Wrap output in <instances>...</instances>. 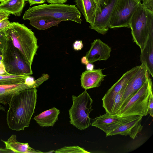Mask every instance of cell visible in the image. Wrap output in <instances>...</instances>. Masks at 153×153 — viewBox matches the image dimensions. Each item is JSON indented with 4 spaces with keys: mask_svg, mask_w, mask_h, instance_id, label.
<instances>
[{
    "mask_svg": "<svg viewBox=\"0 0 153 153\" xmlns=\"http://www.w3.org/2000/svg\"><path fill=\"white\" fill-rule=\"evenodd\" d=\"M37 91L36 88L24 90L12 97L8 103L9 108L6 115L9 128L19 131L29 127L35 112Z\"/></svg>",
    "mask_w": 153,
    "mask_h": 153,
    "instance_id": "6da1fadb",
    "label": "cell"
},
{
    "mask_svg": "<svg viewBox=\"0 0 153 153\" xmlns=\"http://www.w3.org/2000/svg\"><path fill=\"white\" fill-rule=\"evenodd\" d=\"M4 31L7 39L11 41L25 62L31 66L39 48L34 32L24 24L15 22H11L10 26Z\"/></svg>",
    "mask_w": 153,
    "mask_h": 153,
    "instance_id": "7a4b0ae2",
    "label": "cell"
},
{
    "mask_svg": "<svg viewBox=\"0 0 153 153\" xmlns=\"http://www.w3.org/2000/svg\"><path fill=\"white\" fill-rule=\"evenodd\" d=\"M80 12L75 5L50 4L34 6L26 10L24 20L40 18H52L62 21H71L81 24Z\"/></svg>",
    "mask_w": 153,
    "mask_h": 153,
    "instance_id": "3957f363",
    "label": "cell"
},
{
    "mask_svg": "<svg viewBox=\"0 0 153 153\" xmlns=\"http://www.w3.org/2000/svg\"><path fill=\"white\" fill-rule=\"evenodd\" d=\"M133 41L143 50L151 33L153 32V10L141 3L130 22Z\"/></svg>",
    "mask_w": 153,
    "mask_h": 153,
    "instance_id": "277c9868",
    "label": "cell"
},
{
    "mask_svg": "<svg viewBox=\"0 0 153 153\" xmlns=\"http://www.w3.org/2000/svg\"><path fill=\"white\" fill-rule=\"evenodd\" d=\"M152 83L150 76L140 89L123 105L114 116L118 117L132 115L146 116Z\"/></svg>",
    "mask_w": 153,
    "mask_h": 153,
    "instance_id": "5b68a950",
    "label": "cell"
},
{
    "mask_svg": "<svg viewBox=\"0 0 153 153\" xmlns=\"http://www.w3.org/2000/svg\"><path fill=\"white\" fill-rule=\"evenodd\" d=\"M73 104L69 110L70 123L81 130L91 125L89 117L92 109L93 100L86 90L78 96H72Z\"/></svg>",
    "mask_w": 153,
    "mask_h": 153,
    "instance_id": "8992f818",
    "label": "cell"
},
{
    "mask_svg": "<svg viewBox=\"0 0 153 153\" xmlns=\"http://www.w3.org/2000/svg\"><path fill=\"white\" fill-rule=\"evenodd\" d=\"M1 53L2 61L9 74L30 76L33 74L31 66L25 62L19 51L10 40L7 39Z\"/></svg>",
    "mask_w": 153,
    "mask_h": 153,
    "instance_id": "52a82bcc",
    "label": "cell"
},
{
    "mask_svg": "<svg viewBox=\"0 0 153 153\" xmlns=\"http://www.w3.org/2000/svg\"><path fill=\"white\" fill-rule=\"evenodd\" d=\"M141 3L140 0H118L112 14L109 28H130L131 18Z\"/></svg>",
    "mask_w": 153,
    "mask_h": 153,
    "instance_id": "ba28073f",
    "label": "cell"
},
{
    "mask_svg": "<svg viewBox=\"0 0 153 153\" xmlns=\"http://www.w3.org/2000/svg\"><path fill=\"white\" fill-rule=\"evenodd\" d=\"M118 0H101L100 11H96L94 21L89 28L102 35L107 33L109 29L111 17Z\"/></svg>",
    "mask_w": 153,
    "mask_h": 153,
    "instance_id": "9c48e42d",
    "label": "cell"
},
{
    "mask_svg": "<svg viewBox=\"0 0 153 153\" xmlns=\"http://www.w3.org/2000/svg\"><path fill=\"white\" fill-rule=\"evenodd\" d=\"M140 65L136 66L124 74L118 80L109 88L102 99V107L106 113L111 115L115 96L126 86L138 70Z\"/></svg>",
    "mask_w": 153,
    "mask_h": 153,
    "instance_id": "30bf717a",
    "label": "cell"
},
{
    "mask_svg": "<svg viewBox=\"0 0 153 153\" xmlns=\"http://www.w3.org/2000/svg\"><path fill=\"white\" fill-rule=\"evenodd\" d=\"M149 75L146 67L141 64L126 85L118 111L140 89Z\"/></svg>",
    "mask_w": 153,
    "mask_h": 153,
    "instance_id": "8fae6325",
    "label": "cell"
},
{
    "mask_svg": "<svg viewBox=\"0 0 153 153\" xmlns=\"http://www.w3.org/2000/svg\"><path fill=\"white\" fill-rule=\"evenodd\" d=\"M137 116L118 117L106 113L97 117L94 119L91 125L99 128L106 134L124 123L135 118Z\"/></svg>",
    "mask_w": 153,
    "mask_h": 153,
    "instance_id": "7c38bea8",
    "label": "cell"
},
{
    "mask_svg": "<svg viewBox=\"0 0 153 153\" xmlns=\"http://www.w3.org/2000/svg\"><path fill=\"white\" fill-rule=\"evenodd\" d=\"M111 51V47L97 39L91 43V48L85 56L90 63L98 61H105L110 57Z\"/></svg>",
    "mask_w": 153,
    "mask_h": 153,
    "instance_id": "4fadbf2b",
    "label": "cell"
},
{
    "mask_svg": "<svg viewBox=\"0 0 153 153\" xmlns=\"http://www.w3.org/2000/svg\"><path fill=\"white\" fill-rule=\"evenodd\" d=\"M142 117L138 115L135 118L120 126L112 131L106 134V137L119 134L129 135L133 139L142 131L143 126L141 124Z\"/></svg>",
    "mask_w": 153,
    "mask_h": 153,
    "instance_id": "5bb4252c",
    "label": "cell"
},
{
    "mask_svg": "<svg viewBox=\"0 0 153 153\" xmlns=\"http://www.w3.org/2000/svg\"><path fill=\"white\" fill-rule=\"evenodd\" d=\"M34 88H36L35 86L26 79L25 81L19 83L0 85V103L6 105L16 94L23 90Z\"/></svg>",
    "mask_w": 153,
    "mask_h": 153,
    "instance_id": "9a60e30c",
    "label": "cell"
},
{
    "mask_svg": "<svg viewBox=\"0 0 153 153\" xmlns=\"http://www.w3.org/2000/svg\"><path fill=\"white\" fill-rule=\"evenodd\" d=\"M107 75L103 74L100 69L85 71L81 76V86L85 90L98 87Z\"/></svg>",
    "mask_w": 153,
    "mask_h": 153,
    "instance_id": "2e32d148",
    "label": "cell"
},
{
    "mask_svg": "<svg viewBox=\"0 0 153 153\" xmlns=\"http://www.w3.org/2000/svg\"><path fill=\"white\" fill-rule=\"evenodd\" d=\"M142 64L153 77V32L150 34L146 45L140 56Z\"/></svg>",
    "mask_w": 153,
    "mask_h": 153,
    "instance_id": "e0dca14e",
    "label": "cell"
},
{
    "mask_svg": "<svg viewBox=\"0 0 153 153\" xmlns=\"http://www.w3.org/2000/svg\"><path fill=\"white\" fill-rule=\"evenodd\" d=\"M77 7L84 16L86 21L90 25L94 23L96 4L94 0H75Z\"/></svg>",
    "mask_w": 153,
    "mask_h": 153,
    "instance_id": "ac0fdd59",
    "label": "cell"
},
{
    "mask_svg": "<svg viewBox=\"0 0 153 153\" xmlns=\"http://www.w3.org/2000/svg\"><path fill=\"white\" fill-rule=\"evenodd\" d=\"M59 113V110L53 107L35 116L33 119L40 126L53 127L58 120Z\"/></svg>",
    "mask_w": 153,
    "mask_h": 153,
    "instance_id": "d6986e66",
    "label": "cell"
},
{
    "mask_svg": "<svg viewBox=\"0 0 153 153\" xmlns=\"http://www.w3.org/2000/svg\"><path fill=\"white\" fill-rule=\"evenodd\" d=\"M1 140L4 143L6 148L13 151L14 153H43L30 147L28 143H24L18 142L16 140V136L15 134L11 135L7 141Z\"/></svg>",
    "mask_w": 153,
    "mask_h": 153,
    "instance_id": "ffe728a7",
    "label": "cell"
},
{
    "mask_svg": "<svg viewBox=\"0 0 153 153\" xmlns=\"http://www.w3.org/2000/svg\"><path fill=\"white\" fill-rule=\"evenodd\" d=\"M25 0H8L0 4V10L16 16H20L25 4Z\"/></svg>",
    "mask_w": 153,
    "mask_h": 153,
    "instance_id": "44dd1931",
    "label": "cell"
},
{
    "mask_svg": "<svg viewBox=\"0 0 153 153\" xmlns=\"http://www.w3.org/2000/svg\"><path fill=\"white\" fill-rule=\"evenodd\" d=\"M31 25L39 30H45L54 26H57L62 22L52 18H40L29 20Z\"/></svg>",
    "mask_w": 153,
    "mask_h": 153,
    "instance_id": "7402d4cb",
    "label": "cell"
},
{
    "mask_svg": "<svg viewBox=\"0 0 153 153\" xmlns=\"http://www.w3.org/2000/svg\"><path fill=\"white\" fill-rule=\"evenodd\" d=\"M29 76L0 75V85L18 83L25 81Z\"/></svg>",
    "mask_w": 153,
    "mask_h": 153,
    "instance_id": "603a6c76",
    "label": "cell"
},
{
    "mask_svg": "<svg viewBox=\"0 0 153 153\" xmlns=\"http://www.w3.org/2000/svg\"><path fill=\"white\" fill-rule=\"evenodd\" d=\"M55 153H90L84 148L78 146H64L54 152Z\"/></svg>",
    "mask_w": 153,
    "mask_h": 153,
    "instance_id": "cb8c5ba5",
    "label": "cell"
},
{
    "mask_svg": "<svg viewBox=\"0 0 153 153\" xmlns=\"http://www.w3.org/2000/svg\"><path fill=\"white\" fill-rule=\"evenodd\" d=\"M126 86L115 96L114 100L111 114V115H114L117 111Z\"/></svg>",
    "mask_w": 153,
    "mask_h": 153,
    "instance_id": "d4e9b609",
    "label": "cell"
},
{
    "mask_svg": "<svg viewBox=\"0 0 153 153\" xmlns=\"http://www.w3.org/2000/svg\"><path fill=\"white\" fill-rule=\"evenodd\" d=\"M7 40L4 30L0 31V51L1 52L6 43Z\"/></svg>",
    "mask_w": 153,
    "mask_h": 153,
    "instance_id": "484cf974",
    "label": "cell"
},
{
    "mask_svg": "<svg viewBox=\"0 0 153 153\" xmlns=\"http://www.w3.org/2000/svg\"><path fill=\"white\" fill-rule=\"evenodd\" d=\"M147 112L152 117L153 116V97L152 92L150 96L148 106Z\"/></svg>",
    "mask_w": 153,
    "mask_h": 153,
    "instance_id": "4316f807",
    "label": "cell"
},
{
    "mask_svg": "<svg viewBox=\"0 0 153 153\" xmlns=\"http://www.w3.org/2000/svg\"><path fill=\"white\" fill-rule=\"evenodd\" d=\"M141 4L145 7L153 10V0H140Z\"/></svg>",
    "mask_w": 153,
    "mask_h": 153,
    "instance_id": "83f0119b",
    "label": "cell"
},
{
    "mask_svg": "<svg viewBox=\"0 0 153 153\" xmlns=\"http://www.w3.org/2000/svg\"><path fill=\"white\" fill-rule=\"evenodd\" d=\"M11 22L7 19L3 20L0 22V31L4 30L10 25Z\"/></svg>",
    "mask_w": 153,
    "mask_h": 153,
    "instance_id": "f1b7e54d",
    "label": "cell"
},
{
    "mask_svg": "<svg viewBox=\"0 0 153 153\" xmlns=\"http://www.w3.org/2000/svg\"><path fill=\"white\" fill-rule=\"evenodd\" d=\"M73 47L74 50H81L83 47V44L81 40H76L73 44Z\"/></svg>",
    "mask_w": 153,
    "mask_h": 153,
    "instance_id": "f546056e",
    "label": "cell"
},
{
    "mask_svg": "<svg viewBox=\"0 0 153 153\" xmlns=\"http://www.w3.org/2000/svg\"><path fill=\"white\" fill-rule=\"evenodd\" d=\"M10 14L7 12L0 10V22L4 19H8Z\"/></svg>",
    "mask_w": 153,
    "mask_h": 153,
    "instance_id": "4dcf8cb0",
    "label": "cell"
},
{
    "mask_svg": "<svg viewBox=\"0 0 153 153\" xmlns=\"http://www.w3.org/2000/svg\"><path fill=\"white\" fill-rule=\"evenodd\" d=\"M30 4V6H32L35 4H41L44 3L46 1L45 0H25Z\"/></svg>",
    "mask_w": 153,
    "mask_h": 153,
    "instance_id": "1f68e13d",
    "label": "cell"
},
{
    "mask_svg": "<svg viewBox=\"0 0 153 153\" xmlns=\"http://www.w3.org/2000/svg\"><path fill=\"white\" fill-rule=\"evenodd\" d=\"M48 3L50 4H64L68 0H45Z\"/></svg>",
    "mask_w": 153,
    "mask_h": 153,
    "instance_id": "d6a6232c",
    "label": "cell"
},
{
    "mask_svg": "<svg viewBox=\"0 0 153 153\" xmlns=\"http://www.w3.org/2000/svg\"><path fill=\"white\" fill-rule=\"evenodd\" d=\"M9 74L6 71L3 61L0 63V75Z\"/></svg>",
    "mask_w": 153,
    "mask_h": 153,
    "instance_id": "836d02e7",
    "label": "cell"
},
{
    "mask_svg": "<svg viewBox=\"0 0 153 153\" xmlns=\"http://www.w3.org/2000/svg\"><path fill=\"white\" fill-rule=\"evenodd\" d=\"M14 153V152L12 150L9 149L5 148H0V153Z\"/></svg>",
    "mask_w": 153,
    "mask_h": 153,
    "instance_id": "e575fe53",
    "label": "cell"
},
{
    "mask_svg": "<svg viewBox=\"0 0 153 153\" xmlns=\"http://www.w3.org/2000/svg\"><path fill=\"white\" fill-rule=\"evenodd\" d=\"M94 65L91 63H88L86 65V69L87 70L92 71L94 69Z\"/></svg>",
    "mask_w": 153,
    "mask_h": 153,
    "instance_id": "d590c367",
    "label": "cell"
},
{
    "mask_svg": "<svg viewBox=\"0 0 153 153\" xmlns=\"http://www.w3.org/2000/svg\"><path fill=\"white\" fill-rule=\"evenodd\" d=\"M95 2L97 8L96 10V11L99 12L100 11V3L101 0H94Z\"/></svg>",
    "mask_w": 153,
    "mask_h": 153,
    "instance_id": "8d00e7d4",
    "label": "cell"
},
{
    "mask_svg": "<svg viewBox=\"0 0 153 153\" xmlns=\"http://www.w3.org/2000/svg\"><path fill=\"white\" fill-rule=\"evenodd\" d=\"M81 63L82 64L86 65L89 62L87 58L85 56H83L81 59Z\"/></svg>",
    "mask_w": 153,
    "mask_h": 153,
    "instance_id": "74e56055",
    "label": "cell"
},
{
    "mask_svg": "<svg viewBox=\"0 0 153 153\" xmlns=\"http://www.w3.org/2000/svg\"><path fill=\"white\" fill-rule=\"evenodd\" d=\"M8 0H0V2L1 3L6 1Z\"/></svg>",
    "mask_w": 153,
    "mask_h": 153,
    "instance_id": "f35d334b",
    "label": "cell"
},
{
    "mask_svg": "<svg viewBox=\"0 0 153 153\" xmlns=\"http://www.w3.org/2000/svg\"><path fill=\"white\" fill-rule=\"evenodd\" d=\"M0 54H2V53L0 51Z\"/></svg>",
    "mask_w": 153,
    "mask_h": 153,
    "instance_id": "ab89813d",
    "label": "cell"
}]
</instances>
